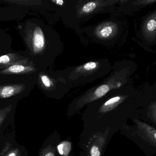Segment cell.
<instances>
[{
  "label": "cell",
  "mask_w": 156,
  "mask_h": 156,
  "mask_svg": "<svg viewBox=\"0 0 156 156\" xmlns=\"http://www.w3.org/2000/svg\"><path fill=\"white\" fill-rule=\"evenodd\" d=\"M16 29L34 65L40 71L51 67L62 48L56 32L38 18L19 23Z\"/></svg>",
  "instance_id": "1"
},
{
  "label": "cell",
  "mask_w": 156,
  "mask_h": 156,
  "mask_svg": "<svg viewBox=\"0 0 156 156\" xmlns=\"http://www.w3.org/2000/svg\"><path fill=\"white\" fill-rule=\"evenodd\" d=\"M37 78L0 75V100H19L28 96L34 88Z\"/></svg>",
  "instance_id": "2"
},
{
  "label": "cell",
  "mask_w": 156,
  "mask_h": 156,
  "mask_svg": "<svg viewBox=\"0 0 156 156\" xmlns=\"http://www.w3.org/2000/svg\"><path fill=\"white\" fill-rule=\"evenodd\" d=\"M62 78L60 73L50 68L40 71L36 84L39 89L47 96H54L63 86Z\"/></svg>",
  "instance_id": "3"
},
{
  "label": "cell",
  "mask_w": 156,
  "mask_h": 156,
  "mask_svg": "<svg viewBox=\"0 0 156 156\" xmlns=\"http://www.w3.org/2000/svg\"><path fill=\"white\" fill-rule=\"evenodd\" d=\"M0 3L9 7L21 9L26 14H36L40 17L47 11L46 0H0Z\"/></svg>",
  "instance_id": "4"
},
{
  "label": "cell",
  "mask_w": 156,
  "mask_h": 156,
  "mask_svg": "<svg viewBox=\"0 0 156 156\" xmlns=\"http://www.w3.org/2000/svg\"><path fill=\"white\" fill-rule=\"evenodd\" d=\"M16 65H31L34 64L25 51H13L0 56V70Z\"/></svg>",
  "instance_id": "5"
},
{
  "label": "cell",
  "mask_w": 156,
  "mask_h": 156,
  "mask_svg": "<svg viewBox=\"0 0 156 156\" xmlns=\"http://www.w3.org/2000/svg\"><path fill=\"white\" fill-rule=\"evenodd\" d=\"M40 72V70L34 65H16L0 70V75L15 76L37 77Z\"/></svg>",
  "instance_id": "6"
},
{
  "label": "cell",
  "mask_w": 156,
  "mask_h": 156,
  "mask_svg": "<svg viewBox=\"0 0 156 156\" xmlns=\"http://www.w3.org/2000/svg\"><path fill=\"white\" fill-rule=\"evenodd\" d=\"M137 127L140 136L143 139L156 147V130L155 128L141 121L136 120Z\"/></svg>",
  "instance_id": "7"
},
{
  "label": "cell",
  "mask_w": 156,
  "mask_h": 156,
  "mask_svg": "<svg viewBox=\"0 0 156 156\" xmlns=\"http://www.w3.org/2000/svg\"><path fill=\"white\" fill-rule=\"evenodd\" d=\"M110 89V87L108 85L104 84L100 86L95 89L94 92L81 98L77 103L78 108H81L84 105L95 101L106 94Z\"/></svg>",
  "instance_id": "8"
},
{
  "label": "cell",
  "mask_w": 156,
  "mask_h": 156,
  "mask_svg": "<svg viewBox=\"0 0 156 156\" xmlns=\"http://www.w3.org/2000/svg\"><path fill=\"white\" fill-rule=\"evenodd\" d=\"M104 134L95 135L91 139L89 147V156H101L103 148L106 141Z\"/></svg>",
  "instance_id": "9"
},
{
  "label": "cell",
  "mask_w": 156,
  "mask_h": 156,
  "mask_svg": "<svg viewBox=\"0 0 156 156\" xmlns=\"http://www.w3.org/2000/svg\"><path fill=\"white\" fill-rule=\"evenodd\" d=\"M12 39L10 34L0 29V56L13 51Z\"/></svg>",
  "instance_id": "10"
},
{
  "label": "cell",
  "mask_w": 156,
  "mask_h": 156,
  "mask_svg": "<svg viewBox=\"0 0 156 156\" xmlns=\"http://www.w3.org/2000/svg\"><path fill=\"white\" fill-rule=\"evenodd\" d=\"M19 100H2L0 108V126L2 125L9 114L13 109L15 105Z\"/></svg>",
  "instance_id": "11"
},
{
  "label": "cell",
  "mask_w": 156,
  "mask_h": 156,
  "mask_svg": "<svg viewBox=\"0 0 156 156\" xmlns=\"http://www.w3.org/2000/svg\"><path fill=\"white\" fill-rule=\"evenodd\" d=\"M125 98L123 96L114 97L107 100L99 108L98 112L101 114H105L113 110L119 105L122 103Z\"/></svg>",
  "instance_id": "12"
},
{
  "label": "cell",
  "mask_w": 156,
  "mask_h": 156,
  "mask_svg": "<svg viewBox=\"0 0 156 156\" xmlns=\"http://www.w3.org/2000/svg\"><path fill=\"white\" fill-rule=\"evenodd\" d=\"M57 149L60 155L68 156L72 150V143L70 141H62L57 146Z\"/></svg>",
  "instance_id": "13"
},
{
  "label": "cell",
  "mask_w": 156,
  "mask_h": 156,
  "mask_svg": "<svg viewBox=\"0 0 156 156\" xmlns=\"http://www.w3.org/2000/svg\"><path fill=\"white\" fill-rule=\"evenodd\" d=\"M114 31V28L110 25H107L103 27L99 31V35L103 38L109 37Z\"/></svg>",
  "instance_id": "14"
},
{
  "label": "cell",
  "mask_w": 156,
  "mask_h": 156,
  "mask_svg": "<svg viewBox=\"0 0 156 156\" xmlns=\"http://www.w3.org/2000/svg\"><path fill=\"white\" fill-rule=\"evenodd\" d=\"M40 156H55V148L52 146H48L41 151Z\"/></svg>",
  "instance_id": "15"
},
{
  "label": "cell",
  "mask_w": 156,
  "mask_h": 156,
  "mask_svg": "<svg viewBox=\"0 0 156 156\" xmlns=\"http://www.w3.org/2000/svg\"><path fill=\"white\" fill-rule=\"evenodd\" d=\"M97 4L95 2H91L86 4L83 7L82 10L84 13H88L94 11V10L96 8Z\"/></svg>",
  "instance_id": "16"
},
{
  "label": "cell",
  "mask_w": 156,
  "mask_h": 156,
  "mask_svg": "<svg viewBox=\"0 0 156 156\" xmlns=\"http://www.w3.org/2000/svg\"><path fill=\"white\" fill-rule=\"evenodd\" d=\"M147 116L154 123L156 122V110L155 104L152 105L150 108L147 113Z\"/></svg>",
  "instance_id": "17"
},
{
  "label": "cell",
  "mask_w": 156,
  "mask_h": 156,
  "mask_svg": "<svg viewBox=\"0 0 156 156\" xmlns=\"http://www.w3.org/2000/svg\"><path fill=\"white\" fill-rule=\"evenodd\" d=\"M156 28V22L155 19L150 20L147 23V29L149 31L155 30Z\"/></svg>",
  "instance_id": "18"
},
{
  "label": "cell",
  "mask_w": 156,
  "mask_h": 156,
  "mask_svg": "<svg viewBox=\"0 0 156 156\" xmlns=\"http://www.w3.org/2000/svg\"><path fill=\"white\" fill-rule=\"evenodd\" d=\"M21 155L19 148L10 149L4 156H20Z\"/></svg>",
  "instance_id": "19"
},
{
  "label": "cell",
  "mask_w": 156,
  "mask_h": 156,
  "mask_svg": "<svg viewBox=\"0 0 156 156\" xmlns=\"http://www.w3.org/2000/svg\"><path fill=\"white\" fill-rule=\"evenodd\" d=\"M97 66V63L95 62H89L86 63L83 66V69L87 71L93 70Z\"/></svg>",
  "instance_id": "20"
},
{
  "label": "cell",
  "mask_w": 156,
  "mask_h": 156,
  "mask_svg": "<svg viewBox=\"0 0 156 156\" xmlns=\"http://www.w3.org/2000/svg\"><path fill=\"white\" fill-rule=\"evenodd\" d=\"M20 156H21V155H20Z\"/></svg>",
  "instance_id": "21"
}]
</instances>
